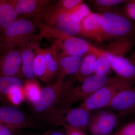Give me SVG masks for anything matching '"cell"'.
Wrapping results in <instances>:
<instances>
[{"label":"cell","mask_w":135,"mask_h":135,"mask_svg":"<svg viewBox=\"0 0 135 135\" xmlns=\"http://www.w3.org/2000/svg\"><path fill=\"white\" fill-rule=\"evenodd\" d=\"M33 71L35 78L44 82L46 75V65L43 49L39 47L36 49L33 63Z\"/></svg>","instance_id":"cb8c5ba5"},{"label":"cell","mask_w":135,"mask_h":135,"mask_svg":"<svg viewBox=\"0 0 135 135\" xmlns=\"http://www.w3.org/2000/svg\"><path fill=\"white\" fill-rule=\"evenodd\" d=\"M69 12L74 19L81 23L93 13L89 7L86 3H84V2L77 5Z\"/></svg>","instance_id":"484cf974"},{"label":"cell","mask_w":135,"mask_h":135,"mask_svg":"<svg viewBox=\"0 0 135 135\" xmlns=\"http://www.w3.org/2000/svg\"><path fill=\"white\" fill-rule=\"evenodd\" d=\"M122 8L126 16L132 21H135V0L128 1Z\"/></svg>","instance_id":"f1b7e54d"},{"label":"cell","mask_w":135,"mask_h":135,"mask_svg":"<svg viewBox=\"0 0 135 135\" xmlns=\"http://www.w3.org/2000/svg\"><path fill=\"white\" fill-rule=\"evenodd\" d=\"M23 81L17 77H0V103L3 105H10L8 96L11 90L15 87L23 88Z\"/></svg>","instance_id":"d6986e66"},{"label":"cell","mask_w":135,"mask_h":135,"mask_svg":"<svg viewBox=\"0 0 135 135\" xmlns=\"http://www.w3.org/2000/svg\"><path fill=\"white\" fill-rule=\"evenodd\" d=\"M0 135H21V130L0 123Z\"/></svg>","instance_id":"f546056e"},{"label":"cell","mask_w":135,"mask_h":135,"mask_svg":"<svg viewBox=\"0 0 135 135\" xmlns=\"http://www.w3.org/2000/svg\"><path fill=\"white\" fill-rule=\"evenodd\" d=\"M117 135H135V122H131L124 126Z\"/></svg>","instance_id":"4dcf8cb0"},{"label":"cell","mask_w":135,"mask_h":135,"mask_svg":"<svg viewBox=\"0 0 135 135\" xmlns=\"http://www.w3.org/2000/svg\"><path fill=\"white\" fill-rule=\"evenodd\" d=\"M108 107L120 115L134 112L135 86L118 93Z\"/></svg>","instance_id":"8fae6325"},{"label":"cell","mask_w":135,"mask_h":135,"mask_svg":"<svg viewBox=\"0 0 135 135\" xmlns=\"http://www.w3.org/2000/svg\"><path fill=\"white\" fill-rule=\"evenodd\" d=\"M23 89L25 98L30 104L35 103L40 99L41 88L35 79L25 80Z\"/></svg>","instance_id":"603a6c76"},{"label":"cell","mask_w":135,"mask_h":135,"mask_svg":"<svg viewBox=\"0 0 135 135\" xmlns=\"http://www.w3.org/2000/svg\"><path fill=\"white\" fill-rule=\"evenodd\" d=\"M98 13L101 15L103 41L134 38L135 24L126 16L122 8L114 7Z\"/></svg>","instance_id":"7a4b0ae2"},{"label":"cell","mask_w":135,"mask_h":135,"mask_svg":"<svg viewBox=\"0 0 135 135\" xmlns=\"http://www.w3.org/2000/svg\"><path fill=\"white\" fill-rule=\"evenodd\" d=\"M50 1L12 0L18 16L32 17Z\"/></svg>","instance_id":"2e32d148"},{"label":"cell","mask_w":135,"mask_h":135,"mask_svg":"<svg viewBox=\"0 0 135 135\" xmlns=\"http://www.w3.org/2000/svg\"><path fill=\"white\" fill-rule=\"evenodd\" d=\"M22 59L20 50H11L0 55V77L19 78L22 74ZM20 79V78H19Z\"/></svg>","instance_id":"30bf717a"},{"label":"cell","mask_w":135,"mask_h":135,"mask_svg":"<svg viewBox=\"0 0 135 135\" xmlns=\"http://www.w3.org/2000/svg\"><path fill=\"white\" fill-rule=\"evenodd\" d=\"M84 57L76 56H57L58 71L57 80H64L68 75H74L79 69Z\"/></svg>","instance_id":"5bb4252c"},{"label":"cell","mask_w":135,"mask_h":135,"mask_svg":"<svg viewBox=\"0 0 135 135\" xmlns=\"http://www.w3.org/2000/svg\"><path fill=\"white\" fill-rule=\"evenodd\" d=\"M100 16V13H92L81 22L84 38L95 40L99 42H103Z\"/></svg>","instance_id":"9a60e30c"},{"label":"cell","mask_w":135,"mask_h":135,"mask_svg":"<svg viewBox=\"0 0 135 135\" xmlns=\"http://www.w3.org/2000/svg\"><path fill=\"white\" fill-rule=\"evenodd\" d=\"M36 29L33 19L18 18L0 33V54L24 47L38 38L40 35H35Z\"/></svg>","instance_id":"3957f363"},{"label":"cell","mask_w":135,"mask_h":135,"mask_svg":"<svg viewBox=\"0 0 135 135\" xmlns=\"http://www.w3.org/2000/svg\"><path fill=\"white\" fill-rule=\"evenodd\" d=\"M17 14L12 0H0V30L1 32L16 21Z\"/></svg>","instance_id":"e0dca14e"},{"label":"cell","mask_w":135,"mask_h":135,"mask_svg":"<svg viewBox=\"0 0 135 135\" xmlns=\"http://www.w3.org/2000/svg\"><path fill=\"white\" fill-rule=\"evenodd\" d=\"M111 67L118 78L131 82L135 81V65L128 58L123 56L114 55Z\"/></svg>","instance_id":"4fadbf2b"},{"label":"cell","mask_w":135,"mask_h":135,"mask_svg":"<svg viewBox=\"0 0 135 135\" xmlns=\"http://www.w3.org/2000/svg\"><path fill=\"white\" fill-rule=\"evenodd\" d=\"M52 47L58 57H84L92 54L99 57L105 51L92 45L82 38L74 36H68L56 40Z\"/></svg>","instance_id":"52a82bcc"},{"label":"cell","mask_w":135,"mask_h":135,"mask_svg":"<svg viewBox=\"0 0 135 135\" xmlns=\"http://www.w3.org/2000/svg\"><path fill=\"white\" fill-rule=\"evenodd\" d=\"M42 37H39L20 49L22 59V74L26 79H36L33 71V63L36 49L40 47Z\"/></svg>","instance_id":"7c38bea8"},{"label":"cell","mask_w":135,"mask_h":135,"mask_svg":"<svg viewBox=\"0 0 135 135\" xmlns=\"http://www.w3.org/2000/svg\"><path fill=\"white\" fill-rule=\"evenodd\" d=\"M116 135V134H115V135Z\"/></svg>","instance_id":"8d00e7d4"},{"label":"cell","mask_w":135,"mask_h":135,"mask_svg":"<svg viewBox=\"0 0 135 135\" xmlns=\"http://www.w3.org/2000/svg\"><path fill=\"white\" fill-rule=\"evenodd\" d=\"M133 85V82L119 78L115 82L101 88L78 107L89 112L108 107L118 93Z\"/></svg>","instance_id":"ba28073f"},{"label":"cell","mask_w":135,"mask_h":135,"mask_svg":"<svg viewBox=\"0 0 135 135\" xmlns=\"http://www.w3.org/2000/svg\"><path fill=\"white\" fill-rule=\"evenodd\" d=\"M104 52L97 59L94 68V74L101 76L108 75L111 71V63L114 55L110 51L105 49Z\"/></svg>","instance_id":"7402d4cb"},{"label":"cell","mask_w":135,"mask_h":135,"mask_svg":"<svg viewBox=\"0 0 135 135\" xmlns=\"http://www.w3.org/2000/svg\"><path fill=\"white\" fill-rule=\"evenodd\" d=\"M129 59V60H130V61H131V62H132L133 63V64H134V65H135V60H131V59Z\"/></svg>","instance_id":"d590c367"},{"label":"cell","mask_w":135,"mask_h":135,"mask_svg":"<svg viewBox=\"0 0 135 135\" xmlns=\"http://www.w3.org/2000/svg\"><path fill=\"white\" fill-rule=\"evenodd\" d=\"M119 79L117 77L101 76L94 74L84 79L81 85L72 87L57 107H71L75 103L84 101L101 88L115 82Z\"/></svg>","instance_id":"277c9868"},{"label":"cell","mask_w":135,"mask_h":135,"mask_svg":"<svg viewBox=\"0 0 135 135\" xmlns=\"http://www.w3.org/2000/svg\"><path fill=\"white\" fill-rule=\"evenodd\" d=\"M25 98L23 88L15 87L11 89L8 96V101L11 105L17 106L22 103Z\"/></svg>","instance_id":"4316f807"},{"label":"cell","mask_w":135,"mask_h":135,"mask_svg":"<svg viewBox=\"0 0 135 135\" xmlns=\"http://www.w3.org/2000/svg\"><path fill=\"white\" fill-rule=\"evenodd\" d=\"M129 59H131V60H135V51L132 53V55H131L130 57H129Z\"/></svg>","instance_id":"e575fe53"},{"label":"cell","mask_w":135,"mask_h":135,"mask_svg":"<svg viewBox=\"0 0 135 135\" xmlns=\"http://www.w3.org/2000/svg\"><path fill=\"white\" fill-rule=\"evenodd\" d=\"M75 80H57L55 83L41 88L40 99L31 104L35 113L41 117L55 109L66 92L73 87Z\"/></svg>","instance_id":"8992f818"},{"label":"cell","mask_w":135,"mask_h":135,"mask_svg":"<svg viewBox=\"0 0 135 135\" xmlns=\"http://www.w3.org/2000/svg\"><path fill=\"white\" fill-rule=\"evenodd\" d=\"M90 132L94 135H101L100 130L96 119L95 115L92 116L91 119H89L88 125Z\"/></svg>","instance_id":"1f68e13d"},{"label":"cell","mask_w":135,"mask_h":135,"mask_svg":"<svg viewBox=\"0 0 135 135\" xmlns=\"http://www.w3.org/2000/svg\"><path fill=\"white\" fill-rule=\"evenodd\" d=\"M0 123L16 129H39L41 125L36 122L29 114L17 107L5 105L0 107Z\"/></svg>","instance_id":"9c48e42d"},{"label":"cell","mask_w":135,"mask_h":135,"mask_svg":"<svg viewBox=\"0 0 135 135\" xmlns=\"http://www.w3.org/2000/svg\"><path fill=\"white\" fill-rule=\"evenodd\" d=\"M50 1L32 17L42 37L56 40L68 36L84 37L81 23Z\"/></svg>","instance_id":"6da1fadb"},{"label":"cell","mask_w":135,"mask_h":135,"mask_svg":"<svg viewBox=\"0 0 135 135\" xmlns=\"http://www.w3.org/2000/svg\"><path fill=\"white\" fill-rule=\"evenodd\" d=\"M46 65V75L44 82L49 83L57 76L58 71V61L55 50L51 47L43 49Z\"/></svg>","instance_id":"ac0fdd59"},{"label":"cell","mask_w":135,"mask_h":135,"mask_svg":"<svg viewBox=\"0 0 135 135\" xmlns=\"http://www.w3.org/2000/svg\"><path fill=\"white\" fill-rule=\"evenodd\" d=\"M126 0H91L88 2L94 10L98 12L107 10L124 3Z\"/></svg>","instance_id":"d4e9b609"},{"label":"cell","mask_w":135,"mask_h":135,"mask_svg":"<svg viewBox=\"0 0 135 135\" xmlns=\"http://www.w3.org/2000/svg\"><path fill=\"white\" fill-rule=\"evenodd\" d=\"M29 135H66V134L65 133L64 134L58 131L50 130L42 134H35Z\"/></svg>","instance_id":"836d02e7"},{"label":"cell","mask_w":135,"mask_h":135,"mask_svg":"<svg viewBox=\"0 0 135 135\" xmlns=\"http://www.w3.org/2000/svg\"><path fill=\"white\" fill-rule=\"evenodd\" d=\"M64 128L66 135H86L83 131L68 126H63Z\"/></svg>","instance_id":"d6a6232c"},{"label":"cell","mask_w":135,"mask_h":135,"mask_svg":"<svg viewBox=\"0 0 135 135\" xmlns=\"http://www.w3.org/2000/svg\"><path fill=\"white\" fill-rule=\"evenodd\" d=\"M95 116L101 135L110 133L116 126L117 117L113 113L102 112Z\"/></svg>","instance_id":"44dd1931"},{"label":"cell","mask_w":135,"mask_h":135,"mask_svg":"<svg viewBox=\"0 0 135 135\" xmlns=\"http://www.w3.org/2000/svg\"><path fill=\"white\" fill-rule=\"evenodd\" d=\"M98 57L90 54L84 56L83 59L79 69L74 76V79L81 83L87 77L94 74L95 63Z\"/></svg>","instance_id":"ffe728a7"},{"label":"cell","mask_w":135,"mask_h":135,"mask_svg":"<svg viewBox=\"0 0 135 135\" xmlns=\"http://www.w3.org/2000/svg\"><path fill=\"white\" fill-rule=\"evenodd\" d=\"M83 2L82 0H60L57 2L56 5L59 9L69 12Z\"/></svg>","instance_id":"83f0119b"},{"label":"cell","mask_w":135,"mask_h":135,"mask_svg":"<svg viewBox=\"0 0 135 135\" xmlns=\"http://www.w3.org/2000/svg\"><path fill=\"white\" fill-rule=\"evenodd\" d=\"M48 126H68L85 130L89 120V112L83 108L56 107L40 117Z\"/></svg>","instance_id":"5b68a950"}]
</instances>
